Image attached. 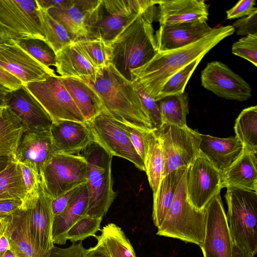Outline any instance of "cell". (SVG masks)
I'll use <instances>...</instances> for the list:
<instances>
[{"mask_svg":"<svg viewBox=\"0 0 257 257\" xmlns=\"http://www.w3.org/2000/svg\"><path fill=\"white\" fill-rule=\"evenodd\" d=\"M201 85L218 97L243 101L250 98V85L224 63L214 61L208 63L201 72Z\"/></svg>","mask_w":257,"mask_h":257,"instance_id":"16","label":"cell"},{"mask_svg":"<svg viewBox=\"0 0 257 257\" xmlns=\"http://www.w3.org/2000/svg\"><path fill=\"white\" fill-rule=\"evenodd\" d=\"M27 194L20 166L16 161L10 160L7 166L0 171V201L23 200Z\"/></svg>","mask_w":257,"mask_h":257,"instance_id":"33","label":"cell"},{"mask_svg":"<svg viewBox=\"0 0 257 257\" xmlns=\"http://www.w3.org/2000/svg\"><path fill=\"white\" fill-rule=\"evenodd\" d=\"M2 221L4 234L15 257H42L32 236L22 207Z\"/></svg>","mask_w":257,"mask_h":257,"instance_id":"23","label":"cell"},{"mask_svg":"<svg viewBox=\"0 0 257 257\" xmlns=\"http://www.w3.org/2000/svg\"><path fill=\"white\" fill-rule=\"evenodd\" d=\"M255 5V0L239 1L233 7L226 12V19L232 20L247 16L257 11Z\"/></svg>","mask_w":257,"mask_h":257,"instance_id":"46","label":"cell"},{"mask_svg":"<svg viewBox=\"0 0 257 257\" xmlns=\"http://www.w3.org/2000/svg\"><path fill=\"white\" fill-rule=\"evenodd\" d=\"M13 41L0 27V44H9Z\"/></svg>","mask_w":257,"mask_h":257,"instance_id":"56","label":"cell"},{"mask_svg":"<svg viewBox=\"0 0 257 257\" xmlns=\"http://www.w3.org/2000/svg\"><path fill=\"white\" fill-rule=\"evenodd\" d=\"M132 83L144 108L148 114L154 130H156L160 128L163 124L158 102L139 84L136 81H133Z\"/></svg>","mask_w":257,"mask_h":257,"instance_id":"43","label":"cell"},{"mask_svg":"<svg viewBox=\"0 0 257 257\" xmlns=\"http://www.w3.org/2000/svg\"><path fill=\"white\" fill-rule=\"evenodd\" d=\"M99 0H69L64 6L47 10L48 14L67 30L73 42L86 39L85 21L87 14Z\"/></svg>","mask_w":257,"mask_h":257,"instance_id":"25","label":"cell"},{"mask_svg":"<svg viewBox=\"0 0 257 257\" xmlns=\"http://www.w3.org/2000/svg\"><path fill=\"white\" fill-rule=\"evenodd\" d=\"M98 235L111 257H137L129 239L122 229L110 223L104 226Z\"/></svg>","mask_w":257,"mask_h":257,"instance_id":"37","label":"cell"},{"mask_svg":"<svg viewBox=\"0 0 257 257\" xmlns=\"http://www.w3.org/2000/svg\"><path fill=\"white\" fill-rule=\"evenodd\" d=\"M212 29L206 22L200 21L160 25L155 34L158 52L186 46L201 39Z\"/></svg>","mask_w":257,"mask_h":257,"instance_id":"21","label":"cell"},{"mask_svg":"<svg viewBox=\"0 0 257 257\" xmlns=\"http://www.w3.org/2000/svg\"><path fill=\"white\" fill-rule=\"evenodd\" d=\"M226 214L234 245L248 257L257 252V192L227 188Z\"/></svg>","mask_w":257,"mask_h":257,"instance_id":"5","label":"cell"},{"mask_svg":"<svg viewBox=\"0 0 257 257\" xmlns=\"http://www.w3.org/2000/svg\"><path fill=\"white\" fill-rule=\"evenodd\" d=\"M38 7L41 27L45 41L56 54L64 47L73 41L65 28L52 17L47 10L38 5Z\"/></svg>","mask_w":257,"mask_h":257,"instance_id":"36","label":"cell"},{"mask_svg":"<svg viewBox=\"0 0 257 257\" xmlns=\"http://www.w3.org/2000/svg\"><path fill=\"white\" fill-rule=\"evenodd\" d=\"M0 67L19 79L23 85L57 76L53 69L41 64L15 42L0 44Z\"/></svg>","mask_w":257,"mask_h":257,"instance_id":"17","label":"cell"},{"mask_svg":"<svg viewBox=\"0 0 257 257\" xmlns=\"http://www.w3.org/2000/svg\"><path fill=\"white\" fill-rule=\"evenodd\" d=\"M74 42L85 58L96 69L111 64V44L101 39H82Z\"/></svg>","mask_w":257,"mask_h":257,"instance_id":"38","label":"cell"},{"mask_svg":"<svg viewBox=\"0 0 257 257\" xmlns=\"http://www.w3.org/2000/svg\"><path fill=\"white\" fill-rule=\"evenodd\" d=\"M235 136L244 150L257 153V106L243 109L235 120Z\"/></svg>","mask_w":257,"mask_h":257,"instance_id":"35","label":"cell"},{"mask_svg":"<svg viewBox=\"0 0 257 257\" xmlns=\"http://www.w3.org/2000/svg\"><path fill=\"white\" fill-rule=\"evenodd\" d=\"M120 125L127 133L133 146L144 162L146 156V143L145 139V133L146 131H141L121 122H120Z\"/></svg>","mask_w":257,"mask_h":257,"instance_id":"45","label":"cell"},{"mask_svg":"<svg viewBox=\"0 0 257 257\" xmlns=\"http://www.w3.org/2000/svg\"><path fill=\"white\" fill-rule=\"evenodd\" d=\"M92 87L104 110L117 121L141 131H153L151 121L132 82L110 64L94 74L79 78Z\"/></svg>","mask_w":257,"mask_h":257,"instance_id":"2","label":"cell"},{"mask_svg":"<svg viewBox=\"0 0 257 257\" xmlns=\"http://www.w3.org/2000/svg\"><path fill=\"white\" fill-rule=\"evenodd\" d=\"M4 231V223L2 220H0V235Z\"/></svg>","mask_w":257,"mask_h":257,"instance_id":"60","label":"cell"},{"mask_svg":"<svg viewBox=\"0 0 257 257\" xmlns=\"http://www.w3.org/2000/svg\"><path fill=\"white\" fill-rule=\"evenodd\" d=\"M257 153L246 151L221 174V187H236L257 192Z\"/></svg>","mask_w":257,"mask_h":257,"instance_id":"26","label":"cell"},{"mask_svg":"<svg viewBox=\"0 0 257 257\" xmlns=\"http://www.w3.org/2000/svg\"><path fill=\"white\" fill-rule=\"evenodd\" d=\"M79 154L87 164L86 185L88 201L83 216L103 218L116 196L111 175L113 156L94 140Z\"/></svg>","mask_w":257,"mask_h":257,"instance_id":"4","label":"cell"},{"mask_svg":"<svg viewBox=\"0 0 257 257\" xmlns=\"http://www.w3.org/2000/svg\"><path fill=\"white\" fill-rule=\"evenodd\" d=\"M0 84L9 90H15L23 85L21 81L1 67Z\"/></svg>","mask_w":257,"mask_h":257,"instance_id":"51","label":"cell"},{"mask_svg":"<svg viewBox=\"0 0 257 257\" xmlns=\"http://www.w3.org/2000/svg\"><path fill=\"white\" fill-rule=\"evenodd\" d=\"M19 164L22 171L27 193H31L37 187L42 180L28 166L21 163H19Z\"/></svg>","mask_w":257,"mask_h":257,"instance_id":"49","label":"cell"},{"mask_svg":"<svg viewBox=\"0 0 257 257\" xmlns=\"http://www.w3.org/2000/svg\"><path fill=\"white\" fill-rule=\"evenodd\" d=\"M232 26L235 30L236 29L237 35L245 36L257 34V11L236 21Z\"/></svg>","mask_w":257,"mask_h":257,"instance_id":"44","label":"cell"},{"mask_svg":"<svg viewBox=\"0 0 257 257\" xmlns=\"http://www.w3.org/2000/svg\"><path fill=\"white\" fill-rule=\"evenodd\" d=\"M235 32L232 25L213 28L207 35L186 46L158 52L144 66L131 71L132 80L139 84L155 100L165 82L174 74L200 57Z\"/></svg>","mask_w":257,"mask_h":257,"instance_id":"1","label":"cell"},{"mask_svg":"<svg viewBox=\"0 0 257 257\" xmlns=\"http://www.w3.org/2000/svg\"><path fill=\"white\" fill-rule=\"evenodd\" d=\"M24 85L41 104L53 122L59 120L86 122L63 86L60 76H51L45 80Z\"/></svg>","mask_w":257,"mask_h":257,"instance_id":"13","label":"cell"},{"mask_svg":"<svg viewBox=\"0 0 257 257\" xmlns=\"http://www.w3.org/2000/svg\"><path fill=\"white\" fill-rule=\"evenodd\" d=\"M232 53L257 66V34L242 37L235 42Z\"/></svg>","mask_w":257,"mask_h":257,"instance_id":"42","label":"cell"},{"mask_svg":"<svg viewBox=\"0 0 257 257\" xmlns=\"http://www.w3.org/2000/svg\"><path fill=\"white\" fill-rule=\"evenodd\" d=\"M88 201V193L85 183L62 212L54 216L52 228L54 244L63 245L66 243L67 231L83 215Z\"/></svg>","mask_w":257,"mask_h":257,"instance_id":"27","label":"cell"},{"mask_svg":"<svg viewBox=\"0 0 257 257\" xmlns=\"http://www.w3.org/2000/svg\"><path fill=\"white\" fill-rule=\"evenodd\" d=\"M5 102L25 130L50 131L52 119L25 85L9 91Z\"/></svg>","mask_w":257,"mask_h":257,"instance_id":"18","label":"cell"},{"mask_svg":"<svg viewBox=\"0 0 257 257\" xmlns=\"http://www.w3.org/2000/svg\"><path fill=\"white\" fill-rule=\"evenodd\" d=\"M54 153L79 154L93 138L86 122L59 120L50 130Z\"/></svg>","mask_w":257,"mask_h":257,"instance_id":"20","label":"cell"},{"mask_svg":"<svg viewBox=\"0 0 257 257\" xmlns=\"http://www.w3.org/2000/svg\"><path fill=\"white\" fill-rule=\"evenodd\" d=\"M10 249V247L9 241L3 231L0 235V257Z\"/></svg>","mask_w":257,"mask_h":257,"instance_id":"54","label":"cell"},{"mask_svg":"<svg viewBox=\"0 0 257 257\" xmlns=\"http://www.w3.org/2000/svg\"><path fill=\"white\" fill-rule=\"evenodd\" d=\"M25 127L7 106L0 110V157L15 161L16 151Z\"/></svg>","mask_w":257,"mask_h":257,"instance_id":"31","label":"cell"},{"mask_svg":"<svg viewBox=\"0 0 257 257\" xmlns=\"http://www.w3.org/2000/svg\"><path fill=\"white\" fill-rule=\"evenodd\" d=\"M199 152L221 174L243 154L242 143L234 136L221 138L200 134Z\"/></svg>","mask_w":257,"mask_h":257,"instance_id":"22","label":"cell"},{"mask_svg":"<svg viewBox=\"0 0 257 257\" xmlns=\"http://www.w3.org/2000/svg\"><path fill=\"white\" fill-rule=\"evenodd\" d=\"M52 198L42 181L31 193L22 200L30 230L36 245L42 257H48L54 246L52 238L54 215Z\"/></svg>","mask_w":257,"mask_h":257,"instance_id":"10","label":"cell"},{"mask_svg":"<svg viewBox=\"0 0 257 257\" xmlns=\"http://www.w3.org/2000/svg\"><path fill=\"white\" fill-rule=\"evenodd\" d=\"M102 218L82 216L67 232L66 238L71 242L82 241L88 237H95L100 230Z\"/></svg>","mask_w":257,"mask_h":257,"instance_id":"41","label":"cell"},{"mask_svg":"<svg viewBox=\"0 0 257 257\" xmlns=\"http://www.w3.org/2000/svg\"><path fill=\"white\" fill-rule=\"evenodd\" d=\"M154 132L163 154V177L174 170L187 168L200 153V134L187 125L163 124Z\"/></svg>","mask_w":257,"mask_h":257,"instance_id":"8","label":"cell"},{"mask_svg":"<svg viewBox=\"0 0 257 257\" xmlns=\"http://www.w3.org/2000/svg\"><path fill=\"white\" fill-rule=\"evenodd\" d=\"M1 257H15V256L10 249L6 252Z\"/></svg>","mask_w":257,"mask_h":257,"instance_id":"59","label":"cell"},{"mask_svg":"<svg viewBox=\"0 0 257 257\" xmlns=\"http://www.w3.org/2000/svg\"><path fill=\"white\" fill-rule=\"evenodd\" d=\"M95 237L97 243L95 246L86 249L85 257H111L103 241L96 235Z\"/></svg>","mask_w":257,"mask_h":257,"instance_id":"52","label":"cell"},{"mask_svg":"<svg viewBox=\"0 0 257 257\" xmlns=\"http://www.w3.org/2000/svg\"><path fill=\"white\" fill-rule=\"evenodd\" d=\"M36 0H0V27L14 42L28 38L45 40Z\"/></svg>","mask_w":257,"mask_h":257,"instance_id":"11","label":"cell"},{"mask_svg":"<svg viewBox=\"0 0 257 257\" xmlns=\"http://www.w3.org/2000/svg\"><path fill=\"white\" fill-rule=\"evenodd\" d=\"M9 91L8 89L0 84V108L5 106V98Z\"/></svg>","mask_w":257,"mask_h":257,"instance_id":"55","label":"cell"},{"mask_svg":"<svg viewBox=\"0 0 257 257\" xmlns=\"http://www.w3.org/2000/svg\"><path fill=\"white\" fill-rule=\"evenodd\" d=\"M233 257H248L233 244Z\"/></svg>","mask_w":257,"mask_h":257,"instance_id":"57","label":"cell"},{"mask_svg":"<svg viewBox=\"0 0 257 257\" xmlns=\"http://www.w3.org/2000/svg\"><path fill=\"white\" fill-rule=\"evenodd\" d=\"M187 170V169H186ZM186 172L178 185L173 201L157 234L178 239L200 246L206 227L205 208L198 210L188 200L186 191Z\"/></svg>","mask_w":257,"mask_h":257,"instance_id":"7","label":"cell"},{"mask_svg":"<svg viewBox=\"0 0 257 257\" xmlns=\"http://www.w3.org/2000/svg\"><path fill=\"white\" fill-rule=\"evenodd\" d=\"M86 171L80 155L54 153L43 170L42 182L52 199L86 183Z\"/></svg>","mask_w":257,"mask_h":257,"instance_id":"9","label":"cell"},{"mask_svg":"<svg viewBox=\"0 0 257 257\" xmlns=\"http://www.w3.org/2000/svg\"><path fill=\"white\" fill-rule=\"evenodd\" d=\"M172 257H173V256H172Z\"/></svg>","mask_w":257,"mask_h":257,"instance_id":"62","label":"cell"},{"mask_svg":"<svg viewBox=\"0 0 257 257\" xmlns=\"http://www.w3.org/2000/svg\"><path fill=\"white\" fill-rule=\"evenodd\" d=\"M22 200L7 199L0 201V220L12 214L22 206Z\"/></svg>","mask_w":257,"mask_h":257,"instance_id":"50","label":"cell"},{"mask_svg":"<svg viewBox=\"0 0 257 257\" xmlns=\"http://www.w3.org/2000/svg\"><path fill=\"white\" fill-rule=\"evenodd\" d=\"M157 3V0H99L87 14L86 39H101L111 44L138 14Z\"/></svg>","mask_w":257,"mask_h":257,"instance_id":"6","label":"cell"},{"mask_svg":"<svg viewBox=\"0 0 257 257\" xmlns=\"http://www.w3.org/2000/svg\"><path fill=\"white\" fill-rule=\"evenodd\" d=\"M60 78L86 122L105 111L101 99L90 86L78 78Z\"/></svg>","mask_w":257,"mask_h":257,"instance_id":"28","label":"cell"},{"mask_svg":"<svg viewBox=\"0 0 257 257\" xmlns=\"http://www.w3.org/2000/svg\"><path fill=\"white\" fill-rule=\"evenodd\" d=\"M93 139L112 156L125 159L139 170L145 171L143 160L133 146L127 133L120 122L102 111L86 122Z\"/></svg>","mask_w":257,"mask_h":257,"instance_id":"12","label":"cell"},{"mask_svg":"<svg viewBox=\"0 0 257 257\" xmlns=\"http://www.w3.org/2000/svg\"><path fill=\"white\" fill-rule=\"evenodd\" d=\"M69 0H36L38 5L41 7L48 10L52 7H58L64 6L67 4Z\"/></svg>","mask_w":257,"mask_h":257,"instance_id":"53","label":"cell"},{"mask_svg":"<svg viewBox=\"0 0 257 257\" xmlns=\"http://www.w3.org/2000/svg\"><path fill=\"white\" fill-rule=\"evenodd\" d=\"M202 58L195 60L171 76L161 87L155 101L157 102L167 96L184 93L187 82Z\"/></svg>","mask_w":257,"mask_h":257,"instance_id":"39","label":"cell"},{"mask_svg":"<svg viewBox=\"0 0 257 257\" xmlns=\"http://www.w3.org/2000/svg\"><path fill=\"white\" fill-rule=\"evenodd\" d=\"M54 154L50 131L25 130L15 161L30 168L42 180L43 170Z\"/></svg>","mask_w":257,"mask_h":257,"instance_id":"19","label":"cell"},{"mask_svg":"<svg viewBox=\"0 0 257 257\" xmlns=\"http://www.w3.org/2000/svg\"><path fill=\"white\" fill-rule=\"evenodd\" d=\"M157 16L155 5L138 14L110 44L111 64L131 82V71L148 63L158 52L152 25Z\"/></svg>","mask_w":257,"mask_h":257,"instance_id":"3","label":"cell"},{"mask_svg":"<svg viewBox=\"0 0 257 257\" xmlns=\"http://www.w3.org/2000/svg\"><path fill=\"white\" fill-rule=\"evenodd\" d=\"M1 108H0V110H1Z\"/></svg>","mask_w":257,"mask_h":257,"instance_id":"61","label":"cell"},{"mask_svg":"<svg viewBox=\"0 0 257 257\" xmlns=\"http://www.w3.org/2000/svg\"><path fill=\"white\" fill-rule=\"evenodd\" d=\"M86 249L82 241L72 244L67 248H60L54 246L48 257H85Z\"/></svg>","mask_w":257,"mask_h":257,"instance_id":"47","label":"cell"},{"mask_svg":"<svg viewBox=\"0 0 257 257\" xmlns=\"http://www.w3.org/2000/svg\"><path fill=\"white\" fill-rule=\"evenodd\" d=\"M145 139V172L154 195L156 194L163 178L165 165L164 159L160 142L154 130L146 132Z\"/></svg>","mask_w":257,"mask_h":257,"instance_id":"32","label":"cell"},{"mask_svg":"<svg viewBox=\"0 0 257 257\" xmlns=\"http://www.w3.org/2000/svg\"><path fill=\"white\" fill-rule=\"evenodd\" d=\"M10 160L8 157H0V171L7 166Z\"/></svg>","mask_w":257,"mask_h":257,"instance_id":"58","label":"cell"},{"mask_svg":"<svg viewBox=\"0 0 257 257\" xmlns=\"http://www.w3.org/2000/svg\"><path fill=\"white\" fill-rule=\"evenodd\" d=\"M56 55L55 67L62 77L79 78L92 75L97 71L74 42L64 47Z\"/></svg>","mask_w":257,"mask_h":257,"instance_id":"29","label":"cell"},{"mask_svg":"<svg viewBox=\"0 0 257 257\" xmlns=\"http://www.w3.org/2000/svg\"><path fill=\"white\" fill-rule=\"evenodd\" d=\"M221 173L200 153L187 167L186 191L188 200L196 209H203L222 189Z\"/></svg>","mask_w":257,"mask_h":257,"instance_id":"14","label":"cell"},{"mask_svg":"<svg viewBox=\"0 0 257 257\" xmlns=\"http://www.w3.org/2000/svg\"><path fill=\"white\" fill-rule=\"evenodd\" d=\"M205 232L200 246L204 257H233V243L220 193L205 207Z\"/></svg>","mask_w":257,"mask_h":257,"instance_id":"15","label":"cell"},{"mask_svg":"<svg viewBox=\"0 0 257 257\" xmlns=\"http://www.w3.org/2000/svg\"><path fill=\"white\" fill-rule=\"evenodd\" d=\"M187 168L174 170L163 177L153 195L152 218L158 228L163 222L173 201L179 183Z\"/></svg>","mask_w":257,"mask_h":257,"instance_id":"30","label":"cell"},{"mask_svg":"<svg viewBox=\"0 0 257 257\" xmlns=\"http://www.w3.org/2000/svg\"><path fill=\"white\" fill-rule=\"evenodd\" d=\"M82 184L65 192L54 199H52L51 208L54 216L58 215L62 212L72 197L80 188Z\"/></svg>","mask_w":257,"mask_h":257,"instance_id":"48","label":"cell"},{"mask_svg":"<svg viewBox=\"0 0 257 257\" xmlns=\"http://www.w3.org/2000/svg\"><path fill=\"white\" fill-rule=\"evenodd\" d=\"M158 5L156 20L160 25L208 20L209 5L203 0H161Z\"/></svg>","mask_w":257,"mask_h":257,"instance_id":"24","label":"cell"},{"mask_svg":"<svg viewBox=\"0 0 257 257\" xmlns=\"http://www.w3.org/2000/svg\"><path fill=\"white\" fill-rule=\"evenodd\" d=\"M15 42L44 66L55 67L56 55L45 40L28 38Z\"/></svg>","mask_w":257,"mask_h":257,"instance_id":"40","label":"cell"},{"mask_svg":"<svg viewBox=\"0 0 257 257\" xmlns=\"http://www.w3.org/2000/svg\"><path fill=\"white\" fill-rule=\"evenodd\" d=\"M163 124L185 126L189 113V97L184 92L167 96L157 101Z\"/></svg>","mask_w":257,"mask_h":257,"instance_id":"34","label":"cell"}]
</instances>
